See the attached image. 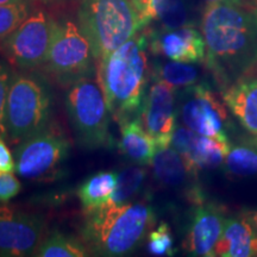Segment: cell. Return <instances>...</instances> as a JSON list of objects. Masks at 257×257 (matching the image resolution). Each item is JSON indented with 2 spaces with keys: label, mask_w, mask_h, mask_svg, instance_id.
Wrapping results in <instances>:
<instances>
[{
  "label": "cell",
  "mask_w": 257,
  "mask_h": 257,
  "mask_svg": "<svg viewBox=\"0 0 257 257\" xmlns=\"http://www.w3.org/2000/svg\"><path fill=\"white\" fill-rule=\"evenodd\" d=\"M205 60L221 85L231 83L257 64V12L237 3L206 5L201 21Z\"/></svg>",
  "instance_id": "6da1fadb"
},
{
  "label": "cell",
  "mask_w": 257,
  "mask_h": 257,
  "mask_svg": "<svg viewBox=\"0 0 257 257\" xmlns=\"http://www.w3.org/2000/svg\"><path fill=\"white\" fill-rule=\"evenodd\" d=\"M148 78L147 40L138 32L98 62V81L118 123L140 115Z\"/></svg>",
  "instance_id": "7a4b0ae2"
},
{
  "label": "cell",
  "mask_w": 257,
  "mask_h": 257,
  "mask_svg": "<svg viewBox=\"0 0 257 257\" xmlns=\"http://www.w3.org/2000/svg\"><path fill=\"white\" fill-rule=\"evenodd\" d=\"M154 221L153 208L143 202L105 204L87 211L83 238L98 255L123 256L137 248Z\"/></svg>",
  "instance_id": "3957f363"
},
{
  "label": "cell",
  "mask_w": 257,
  "mask_h": 257,
  "mask_svg": "<svg viewBox=\"0 0 257 257\" xmlns=\"http://www.w3.org/2000/svg\"><path fill=\"white\" fill-rule=\"evenodd\" d=\"M79 22L98 62L146 27L133 0H83Z\"/></svg>",
  "instance_id": "277c9868"
},
{
  "label": "cell",
  "mask_w": 257,
  "mask_h": 257,
  "mask_svg": "<svg viewBox=\"0 0 257 257\" xmlns=\"http://www.w3.org/2000/svg\"><path fill=\"white\" fill-rule=\"evenodd\" d=\"M50 118V92L31 74L12 73L6 99L5 128L10 143H21L46 125Z\"/></svg>",
  "instance_id": "5b68a950"
},
{
  "label": "cell",
  "mask_w": 257,
  "mask_h": 257,
  "mask_svg": "<svg viewBox=\"0 0 257 257\" xmlns=\"http://www.w3.org/2000/svg\"><path fill=\"white\" fill-rule=\"evenodd\" d=\"M69 120L82 147L96 149L110 142V110L98 80L83 76L70 83L66 95Z\"/></svg>",
  "instance_id": "8992f818"
},
{
  "label": "cell",
  "mask_w": 257,
  "mask_h": 257,
  "mask_svg": "<svg viewBox=\"0 0 257 257\" xmlns=\"http://www.w3.org/2000/svg\"><path fill=\"white\" fill-rule=\"evenodd\" d=\"M70 143L59 125L50 123L18 143L15 149L16 172L28 180L53 175L68 155Z\"/></svg>",
  "instance_id": "52a82bcc"
},
{
  "label": "cell",
  "mask_w": 257,
  "mask_h": 257,
  "mask_svg": "<svg viewBox=\"0 0 257 257\" xmlns=\"http://www.w3.org/2000/svg\"><path fill=\"white\" fill-rule=\"evenodd\" d=\"M57 25L59 23L42 11L29 16L2 42L6 59L21 69H32L46 64Z\"/></svg>",
  "instance_id": "ba28073f"
},
{
  "label": "cell",
  "mask_w": 257,
  "mask_h": 257,
  "mask_svg": "<svg viewBox=\"0 0 257 257\" xmlns=\"http://www.w3.org/2000/svg\"><path fill=\"white\" fill-rule=\"evenodd\" d=\"M93 53L87 37L73 22L57 25L46 62L47 70L60 82L70 85L83 76L91 75Z\"/></svg>",
  "instance_id": "9c48e42d"
},
{
  "label": "cell",
  "mask_w": 257,
  "mask_h": 257,
  "mask_svg": "<svg viewBox=\"0 0 257 257\" xmlns=\"http://www.w3.org/2000/svg\"><path fill=\"white\" fill-rule=\"evenodd\" d=\"M180 115L185 126L202 136L227 140V111L216 93L206 85L185 87Z\"/></svg>",
  "instance_id": "30bf717a"
},
{
  "label": "cell",
  "mask_w": 257,
  "mask_h": 257,
  "mask_svg": "<svg viewBox=\"0 0 257 257\" xmlns=\"http://www.w3.org/2000/svg\"><path fill=\"white\" fill-rule=\"evenodd\" d=\"M41 218L0 204V256L35 255L42 243Z\"/></svg>",
  "instance_id": "8fae6325"
},
{
  "label": "cell",
  "mask_w": 257,
  "mask_h": 257,
  "mask_svg": "<svg viewBox=\"0 0 257 257\" xmlns=\"http://www.w3.org/2000/svg\"><path fill=\"white\" fill-rule=\"evenodd\" d=\"M140 120L159 148L168 147L176 127L175 88L165 81L153 83L144 96Z\"/></svg>",
  "instance_id": "7c38bea8"
},
{
  "label": "cell",
  "mask_w": 257,
  "mask_h": 257,
  "mask_svg": "<svg viewBox=\"0 0 257 257\" xmlns=\"http://www.w3.org/2000/svg\"><path fill=\"white\" fill-rule=\"evenodd\" d=\"M224 213L216 205H201L195 210L184 246L192 256H214L225 225Z\"/></svg>",
  "instance_id": "4fadbf2b"
},
{
  "label": "cell",
  "mask_w": 257,
  "mask_h": 257,
  "mask_svg": "<svg viewBox=\"0 0 257 257\" xmlns=\"http://www.w3.org/2000/svg\"><path fill=\"white\" fill-rule=\"evenodd\" d=\"M152 49L172 61L194 63L205 59L206 44L197 29L185 25L178 29H163L152 40Z\"/></svg>",
  "instance_id": "5bb4252c"
},
{
  "label": "cell",
  "mask_w": 257,
  "mask_h": 257,
  "mask_svg": "<svg viewBox=\"0 0 257 257\" xmlns=\"http://www.w3.org/2000/svg\"><path fill=\"white\" fill-rule=\"evenodd\" d=\"M257 255V233L245 214L226 218L214 256L251 257Z\"/></svg>",
  "instance_id": "9a60e30c"
},
{
  "label": "cell",
  "mask_w": 257,
  "mask_h": 257,
  "mask_svg": "<svg viewBox=\"0 0 257 257\" xmlns=\"http://www.w3.org/2000/svg\"><path fill=\"white\" fill-rule=\"evenodd\" d=\"M221 95L242 126L257 137V78H240Z\"/></svg>",
  "instance_id": "2e32d148"
},
{
  "label": "cell",
  "mask_w": 257,
  "mask_h": 257,
  "mask_svg": "<svg viewBox=\"0 0 257 257\" xmlns=\"http://www.w3.org/2000/svg\"><path fill=\"white\" fill-rule=\"evenodd\" d=\"M119 126L121 153L137 165H152L157 144L143 127L140 117L120 121Z\"/></svg>",
  "instance_id": "e0dca14e"
},
{
  "label": "cell",
  "mask_w": 257,
  "mask_h": 257,
  "mask_svg": "<svg viewBox=\"0 0 257 257\" xmlns=\"http://www.w3.org/2000/svg\"><path fill=\"white\" fill-rule=\"evenodd\" d=\"M144 24L157 21L163 29H178L188 23L184 0H133Z\"/></svg>",
  "instance_id": "ac0fdd59"
},
{
  "label": "cell",
  "mask_w": 257,
  "mask_h": 257,
  "mask_svg": "<svg viewBox=\"0 0 257 257\" xmlns=\"http://www.w3.org/2000/svg\"><path fill=\"white\" fill-rule=\"evenodd\" d=\"M229 150L230 144L227 140L197 134L191 150L184 160L191 173H195L198 169H210L220 166Z\"/></svg>",
  "instance_id": "d6986e66"
},
{
  "label": "cell",
  "mask_w": 257,
  "mask_h": 257,
  "mask_svg": "<svg viewBox=\"0 0 257 257\" xmlns=\"http://www.w3.org/2000/svg\"><path fill=\"white\" fill-rule=\"evenodd\" d=\"M154 176L162 186L178 187L191 173L182 156L172 146L159 148L152 161Z\"/></svg>",
  "instance_id": "ffe728a7"
},
{
  "label": "cell",
  "mask_w": 257,
  "mask_h": 257,
  "mask_svg": "<svg viewBox=\"0 0 257 257\" xmlns=\"http://www.w3.org/2000/svg\"><path fill=\"white\" fill-rule=\"evenodd\" d=\"M117 186L114 172H101L92 175L78 189V197L86 210H93L110 200Z\"/></svg>",
  "instance_id": "44dd1931"
},
{
  "label": "cell",
  "mask_w": 257,
  "mask_h": 257,
  "mask_svg": "<svg viewBox=\"0 0 257 257\" xmlns=\"http://www.w3.org/2000/svg\"><path fill=\"white\" fill-rule=\"evenodd\" d=\"M35 255L40 257H82L87 250L79 240L62 233L53 232L38 246Z\"/></svg>",
  "instance_id": "7402d4cb"
},
{
  "label": "cell",
  "mask_w": 257,
  "mask_h": 257,
  "mask_svg": "<svg viewBox=\"0 0 257 257\" xmlns=\"http://www.w3.org/2000/svg\"><path fill=\"white\" fill-rule=\"evenodd\" d=\"M147 172L142 167H127L117 174V186L112 193L108 205H121L133 199L142 187Z\"/></svg>",
  "instance_id": "603a6c76"
},
{
  "label": "cell",
  "mask_w": 257,
  "mask_h": 257,
  "mask_svg": "<svg viewBox=\"0 0 257 257\" xmlns=\"http://www.w3.org/2000/svg\"><path fill=\"white\" fill-rule=\"evenodd\" d=\"M159 80L165 81L174 88L189 87L195 85L199 78V70L197 67L188 62H167L161 64L156 70Z\"/></svg>",
  "instance_id": "cb8c5ba5"
},
{
  "label": "cell",
  "mask_w": 257,
  "mask_h": 257,
  "mask_svg": "<svg viewBox=\"0 0 257 257\" xmlns=\"http://www.w3.org/2000/svg\"><path fill=\"white\" fill-rule=\"evenodd\" d=\"M224 163L227 172L232 175H255L257 174V148L249 146L230 147Z\"/></svg>",
  "instance_id": "d4e9b609"
},
{
  "label": "cell",
  "mask_w": 257,
  "mask_h": 257,
  "mask_svg": "<svg viewBox=\"0 0 257 257\" xmlns=\"http://www.w3.org/2000/svg\"><path fill=\"white\" fill-rule=\"evenodd\" d=\"M29 17L27 3L0 5V42L14 32Z\"/></svg>",
  "instance_id": "484cf974"
},
{
  "label": "cell",
  "mask_w": 257,
  "mask_h": 257,
  "mask_svg": "<svg viewBox=\"0 0 257 257\" xmlns=\"http://www.w3.org/2000/svg\"><path fill=\"white\" fill-rule=\"evenodd\" d=\"M174 240L168 224L161 223L156 230L150 231L148 250L154 256H172Z\"/></svg>",
  "instance_id": "4316f807"
},
{
  "label": "cell",
  "mask_w": 257,
  "mask_h": 257,
  "mask_svg": "<svg viewBox=\"0 0 257 257\" xmlns=\"http://www.w3.org/2000/svg\"><path fill=\"white\" fill-rule=\"evenodd\" d=\"M11 69L5 62L0 61V137L6 138V128H5V107L6 99H8V93L10 87V81H11Z\"/></svg>",
  "instance_id": "83f0119b"
},
{
  "label": "cell",
  "mask_w": 257,
  "mask_h": 257,
  "mask_svg": "<svg viewBox=\"0 0 257 257\" xmlns=\"http://www.w3.org/2000/svg\"><path fill=\"white\" fill-rule=\"evenodd\" d=\"M195 136H197V134L187 126H176L174 133H173L170 146L182 156V159H185L191 150Z\"/></svg>",
  "instance_id": "f1b7e54d"
},
{
  "label": "cell",
  "mask_w": 257,
  "mask_h": 257,
  "mask_svg": "<svg viewBox=\"0 0 257 257\" xmlns=\"http://www.w3.org/2000/svg\"><path fill=\"white\" fill-rule=\"evenodd\" d=\"M22 185L14 172H0V202H8L21 192Z\"/></svg>",
  "instance_id": "f546056e"
},
{
  "label": "cell",
  "mask_w": 257,
  "mask_h": 257,
  "mask_svg": "<svg viewBox=\"0 0 257 257\" xmlns=\"http://www.w3.org/2000/svg\"><path fill=\"white\" fill-rule=\"evenodd\" d=\"M16 162L4 138L0 137V172H15Z\"/></svg>",
  "instance_id": "4dcf8cb0"
},
{
  "label": "cell",
  "mask_w": 257,
  "mask_h": 257,
  "mask_svg": "<svg viewBox=\"0 0 257 257\" xmlns=\"http://www.w3.org/2000/svg\"><path fill=\"white\" fill-rule=\"evenodd\" d=\"M246 218H248L250 223H251L252 227L255 229L256 233H257V210L255 211H251V212H248V214H245Z\"/></svg>",
  "instance_id": "1f68e13d"
},
{
  "label": "cell",
  "mask_w": 257,
  "mask_h": 257,
  "mask_svg": "<svg viewBox=\"0 0 257 257\" xmlns=\"http://www.w3.org/2000/svg\"><path fill=\"white\" fill-rule=\"evenodd\" d=\"M206 5L216 4V3H237V4H242V0H204Z\"/></svg>",
  "instance_id": "d6a6232c"
},
{
  "label": "cell",
  "mask_w": 257,
  "mask_h": 257,
  "mask_svg": "<svg viewBox=\"0 0 257 257\" xmlns=\"http://www.w3.org/2000/svg\"><path fill=\"white\" fill-rule=\"evenodd\" d=\"M25 0H0V5L4 4H17V3H23Z\"/></svg>",
  "instance_id": "836d02e7"
},
{
  "label": "cell",
  "mask_w": 257,
  "mask_h": 257,
  "mask_svg": "<svg viewBox=\"0 0 257 257\" xmlns=\"http://www.w3.org/2000/svg\"><path fill=\"white\" fill-rule=\"evenodd\" d=\"M256 146H257V141H256Z\"/></svg>",
  "instance_id": "e575fe53"
},
{
  "label": "cell",
  "mask_w": 257,
  "mask_h": 257,
  "mask_svg": "<svg viewBox=\"0 0 257 257\" xmlns=\"http://www.w3.org/2000/svg\"><path fill=\"white\" fill-rule=\"evenodd\" d=\"M256 12H257V10H256Z\"/></svg>",
  "instance_id": "d590c367"
}]
</instances>
